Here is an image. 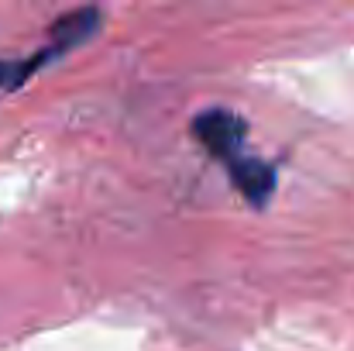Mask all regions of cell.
<instances>
[{"mask_svg":"<svg viewBox=\"0 0 354 351\" xmlns=\"http://www.w3.org/2000/svg\"><path fill=\"white\" fill-rule=\"evenodd\" d=\"M193 138L217 159L231 162L237 155H244V134H248V124L244 117L227 111V107H207L193 117Z\"/></svg>","mask_w":354,"mask_h":351,"instance_id":"cell-1","label":"cell"},{"mask_svg":"<svg viewBox=\"0 0 354 351\" xmlns=\"http://www.w3.org/2000/svg\"><path fill=\"white\" fill-rule=\"evenodd\" d=\"M227 172L234 179V186L241 190V197L251 207H265L272 200L275 190V169L265 159H251V155H237L227 162Z\"/></svg>","mask_w":354,"mask_h":351,"instance_id":"cell-2","label":"cell"},{"mask_svg":"<svg viewBox=\"0 0 354 351\" xmlns=\"http://www.w3.org/2000/svg\"><path fill=\"white\" fill-rule=\"evenodd\" d=\"M100 24H104V10H97V7L73 10V14H66V17H59L52 24V45L59 52H73L76 45L90 42L100 31Z\"/></svg>","mask_w":354,"mask_h":351,"instance_id":"cell-3","label":"cell"},{"mask_svg":"<svg viewBox=\"0 0 354 351\" xmlns=\"http://www.w3.org/2000/svg\"><path fill=\"white\" fill-rule=\"evenodd\" d=\"M55 55H62L55 45H48V48H41V52H35L31 59H0V90H14V87H21L35 69H41L45 62H52Z\"/></svg>","mask_w":354,"mask_h":351,"instance_id":"cell-4","label":"cell"}]
</instances>
